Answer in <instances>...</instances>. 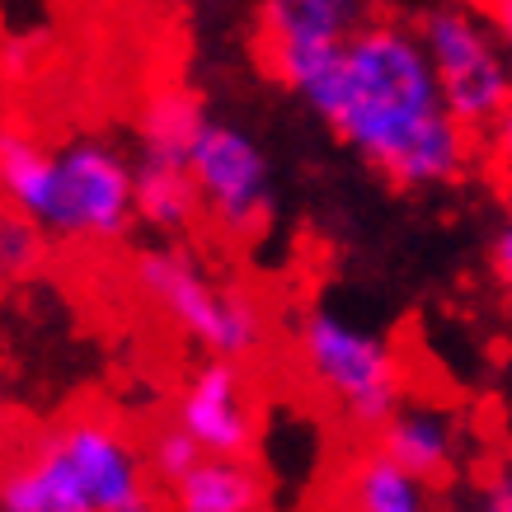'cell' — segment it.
I'll list each match as a JSON object with an SVG mask.
<instances>
[{
    "label": "cell",
    "instance_id": "1",
    "mask_svg": "<svg viewBox=\"0 0 512 512\" xmlns=\"http://www.w3.org/2000/svg\"><path fill=\"white\" fill-rule=\"evenodd\" d=\"M306 104L362 165L409 193L456 184L475 151L423 38L400 24H362Z\"/></svg>",
    "mask_w": 512,
    "mask_h": 512
},
{
    "label": "cell",
    "instance_id": "2",
    "mask_svg": "<svg viewBox=\"0 0 512 512\" xmlns=\"http://www.w3.org/2000/svg\"><path fill=\"white\" fill-rule=\"evenodd\" d=\"M0 512H156L141 456L99 419L66 423L38 456L0 480Z\"/></svg>",
    "mask_w": 512,
    "mask_h": 512
},
{
    "label": "cell",
    "instance_id": "3",
    "mask_svg": "<svg viewBox=\"0 0 512 512\" xmlns=\"http://www.w3.org/2000/svg\"><path fill=\"white\" fill-rule=\"evenodd\" d=\"M296 343L306 357V372L329 400L362 428H381V423L404 404V367L395 348H390L372 325H357L348 315L315 306L301 315Z\"/></svg>",
    "mask_w": 512,
    "mask_h": 512
},
{
    "label": "cell",
    "instance_id": "4",
    "mask_svg": "<svg viewBox=\"0 0 512 512\" xmlns=\"http://www.w3.org/2000/svg\"><path fill=\"white\" fill-rule=\"evenodd\" d=\"M137 287L151 296L170 325L212 357H245L264 339V315L245 292L207 278L202 264L179 245H156L137 259Z\"/></svg>",
    "mask_w": 512,
    "mask_h": 512
},
{
    "label": "cell",
    "instance_id": "5",
    "mask_svg": "<svg viewBox=\"0 0 512 512\" xmlns=\"http://www.w3.org/2000/svg\"><path fill=\"white\" fill-rule=\"evenodd\" d=\"M419 38L451 113L470 132H484L512 94V52L489 24V15H475L466 5H437L423 15Z\"/></svg>",
    "mask_w": 512,
    "mask_h": 512
},
{
    "label": "cell",
    "instance_id": "6",
    "mask_svg": "<svg viewBox=\"0 0 512 512\" xmlns=\"http://www.w3.org/2000/svg\"><path fill=\"white\" fill-rule=\"evenodd\" d=\"M357 29L362 0H259V52L301 99L334 71Z\"/></svg>",
    "mask_w": 512,
    "mask_h": 512
},
{
    "label": "cell",
    "instance_id": "7",
    "mask_svg": "<svg viewBox=\"0 0 512 512\" xmlns=\"http://www.w3.org/2000/svg\"><path fill=\"white\" fill-rule=\"evenodd\" d=\"M137 221V170L109 141H66L57 151V235L118 240Z\"/></svg>",
    "mask_w": 512,
    "mask_h": 512
},
{
    "label": "cell",
    "instance_id": "8",
    "mask_svg": "<svg viewBox=\"0 0 512 512\" xmlns=\"http://www.w3.org/2000/svg\"><path fill=\"white\" fill-rule=\"evenodd\" d=\"M188 174L202 193V212L226 235L245 240L264 226L273 202V174H268L264 146L249 132L231 123H207L188 156Z\"/></svg>",
    "mask_w": 512,
    "mask_h": 512
},
{
    "label": "cell",
    "instance_id": "9",
    "mask_svg": "<svg viewBox=\"0 0 512 512\" xmlns=\"http://www.w3.org/2000/svg\"><path fill=\"white\" fill-rule=\"evenodd\" d=\"M174 423L207 456H245L249 442H254V414H249L245 381H240L231 357H212L207 367L188 376Z\"/></svg>",
    "mask_w": 512,
    "mask_h": 512
},
{
    "label": "cell",
    "instance_id": "10",
    "mask_svg": "<svg viewBox=\"0 0 512 512\" xmlns=\"http://www.w3.org/2000/svg\"><path fill=\"white\" fill-rule=\"evenodd\" d=\"M381 451L390 461H400L409 475L419 480H447L461 451L456 419L437 404H400L386 423H381Z\"/></svg>",
    "mask_w": 512,
    "mask_h": 512
},
{
    "label": "cell",
    "instance_id": "11",
    "mask_svg": "<svg viewBox=\"0 0 512 512\" xmlns=\"http://www.w3.org/2000/svg\"><path fill=\"white\" fill-rule=\"evenodd\" d=\"M0 193L15 212L52 231L57 226V151H47L29 132H0Z\"/></svg>",
    "mask_w": 512,
    "mask_h": 512
},
{
    "label": "cell",
    "instance_id": "12",
    "mask_svg": "<svg viewBox=\"0 0 512 512\" xmlns=\"http://www.w3.org/2000/svg\"><path fill=\"white\" fill-rule=\"evenodd\" d=\"M212 123L202 104L188 90L170 85V90H156L141 109L137 123V141H141V160H156V165H188L193 146H198L202 127Z\"/></svg>",
    "mask_w": 512,
    "mask_h": 512
},
{
    "label": "cell",
    "instance_id": "13",
    "mask_svg": "<svg viewBox=\"0 0 512 512\" xmlns=\"http://www.w3.org/2000/svg\"><path fill=\"white\" fill-rule=\"evenodd\" d=\"M259 503H264V484L240 456H202L174 484L179 512H259Z\"/></svg>",
    "mask_w": 512,
    "mask_h": 512
},
{
    "label": "cell",
    "instance_id": "14",
    "mask_svg": "<svg viewBox=\"0 0 512 512\" xmlns=\"http://www.w3.org/2000/svg\"><path fill=\"white\" fill-rule=\"evenodd\" d=\"M202 193L193 184L188 165H156L141 160L137 165V221L160 235H179L188 221L198 217Z\"/></svg>",
    "mask_w": 512,
    "mask_h": 512
},
{
    "label": "cell",
    "instance_id": "15",
    "mask_svg": "<svg viewBox=\"0 0 512 512\" xmlns=\"http://www.w3.org/2000/svg\"><path fill=\"white\" fill-rule=\"evenodd\" d=\"M348 503H353V512H433L428 508V480L409 475L386 451H376V456L353 466Z\"/></svg>",
    "mask_w": 512,
    "mask_h": 512
},
{
    "label": "cell",
    "instance_id": "16",
    "mask_svg": "<svg viewBox=\"0 0 512 512\" xmlns=\"http://www.w3.org/2000/svg\"><path fill=\"white\" fill-rule=\"evenodd\" d=\"M43 226L29 221L24 212H0V282H19L29 278L38 259H43Z\"/></svg>",
    "mask_w": 512,
    "mask_h": 512
},
{
    "label": "cell",
    "instance_id": "17",
    "mask_svg": "<svg viewBox=\"0 0 512 512\" xmlns=\"http://www.w3.org/2000/svg\"><path fill=\"white\" fill-rule=\"evenodd\" d=\"M202 456H207V451H202L198 442H193V437H188L184 428H179V423H174V428H165V433L151 437V470H156V475H160L165 484H179V480L188 475V470L198 466Z\"/></svg>",
    "mask_w": 512,
    "mask_h": 512
},
{
    "label": "cell",
    "instance_id": "18",
    "mask_svg": "<svg viewBox=\"0 0 512 512\" xmlns=\"http://www.w3.org/2000/svg\"><path fill=\"white\" fill-rule=\"evenodd\" d=\"M484 160L494 165L498 179L512 184V94L503 99V109L494 113V123L484 127Z\"/></svg>",
    "mask_w": 512,
    "mask_h": 512
},
{
    "label": "cell",
    "instance_id": "19",
    "mask_svg": "<svg viewBox=\"0 0 512 512\" xmlns=\"http://www.w3.org/2000/svg\"><path fill=\"white\" fill-rule=\"evenodd\" d=\"M489 273H494L503 301L512 306V212L503 217V226L494 231V240H489Z\"/></svg>",
    "mask_w": 512,
    "mask_h": 512
},
{
    "label": "cell",
    "instance_id": "20",
    "mask_svg": "<svg viewBox=\"0 0 512 512\" xmlns=\"http://www.w3.org/2000/svg\"><path fill=\"white\" fill-rule=\"evenodd\" d=\"M480 512H512V442L503 447V461H498L494 484L484 489Z\"/></svg>",
    "mask_w": 512,
    "mask_h": 512
},
{
    "label": "cell",
    "instance_id": "21",
    "mask_svg": "<svg viewBox=\"0 0 512 512\" xmlns=\"http://www.w3.org/2000/svg\"><path fill=\"white\" fill-rule=\"evenodd\" d=\"M484 15H489V24H494L498 38H503L512 52V0H484Z\"/></svg>",
    "mask_w": 512,
    "mask_h": 512
}]
</instances>
